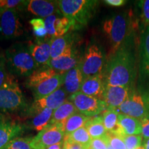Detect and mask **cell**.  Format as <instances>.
<instances>
[{
	"label": "cell",
	"instance_id": "cell-36",
	"mask_svg": "<svg viewBox=\"0 0 149 149\" xmlns=\"http://www.w3.org/2000/svg\"><path fill=\"white\" fill-rule=\"evenodd\" d=\"M60 13L54 14L53 15H51L48 17L44 18V22H45V26L46 31H47L48 36L47 39L49 38V40H51L52 38L55 37V31H54V24H55V22L57 19V16Z\"/></svg>",
	"mask_w": 149,
	"mask_h": 149
},
{
	"label": "cell",
	"instance_id": "cell-17",
	"mask_svg": "<svg viewBox=\"0 0 149 149\" xmlns=\"http://www.w3.org/2000/svg\"><path fill=\"white\" fill-rule=\"evenodd\" d=\"M28 47L39 68L46 66L51 60V40H37L35 42H30Z\"/></svg>",
	"mask_w": 149,
	"mask_h": 149
},
{
	"label": "cell",
	"instance_id": "cell-21",
	"mask_svg": "<svg viewBox=\"0 0 149 149\" xmlns=\"http://www.w3.org/2000/svg\"><path fill=\"white\" fill-rule=\"evenodd\" d=\"M84 79V75L81 72L79 64L72 69L65 73L64 86L67 94H74L80 91Z\"/></svg>",
	"mask_w": 149,
	"mask_h": 149
},
{
	"label": "cell",
	"instance_id": "cell-40",
	"mask_svg": "<svg viewBox=\"0 0 149 149\" xmlns=\"http://www.w3.org/2000/svg\"><path fill=\"white\" fill-rule=\"evenodd\" d=\"M141 121V135L145 139L149 138V115L143 118Z\"/></svg>",
	"mask_w": 149,
	"mask_h": 149
},
{
	"label": "cell",
	"instance_id": "cell-6",
	"mask_svg": "<svg viewBox=\"0 0 149 149\" xmlns=\"http://www.w3.org/2000/svg\"><path fill=\"white\" fill-rule=\"evenodd\" d=\"M105 64L106 55L103 48L98 43H91L86 48L79 64L84 79L103 74Z\"/></svg>",
	"mask_w": 149,
	"mask_h": 149
},
{
	"label": "cell",
	"instance_id": "cell-30",
	"mask_svg": "<svg viewBox=\"0 0 149 149\" xmlns=\"http://www.w3.org/2000/svg\"><path fill=\"white\" fill-rule=\"evenodd\" d=\"M73 24L68 18L63 15L62 13L59 14L56 19L54 24L55 37H61L68 33L70 29H72Z\"/></svg>",
	"mask_w": 149,
	"mask_h": 149
},
{
	"label": "cell",
	"instance_id": "cell-20",
	"mask_svg": "<svg viewBox=\"0 0 149 149\" xmlns=\"http://www.w3.org/2000/svg\"><path fill=\"white\" fill-rule=\"evenodd\" d=\"M77 35L68 33L61 37H54L51 40V57L55 59L62 55L67 49L75 45Z\"/></svg>",
	"mask_w": 149,
	"mask_h": 149
},
{
	"label": "cell",
	"instance_id": "cell-19",
	"mask_svg": "<svg viewBox=\"0 0 149 149\" xmlns=\"http://www.w3.org/2000/svg\"><path fill=\"white\" fill-rule=\"evenodd\" d=\"M105 88L104 74H100L85 78L79 92L103 101Z\"/></svg>",
	"mask_w": 149,
	"mask_h": 149
},
{
	"label": "cell",
	"instance_id": "cell-12",
	"mask_svg": "<svg viewBox=\"0 0 149 149\" xmlns=\"http://www.w3.org/2000/svg\"><path fill=\"white\" fill-rule=\"evenodd\" d=\"M77 46H71L67 49L62 55L55 59H51L46 66L60 73H65L68 70L77 66L81 62V57Z\"/></svg>",
	"mask_w": 149,
	"mask_h": 149
},
{
	"label": "cell",
	"instance_id": "cell-27",
	"mask_svg": "<svg viewBox=\"0 0 149 149\" xmlns=\"http://www.w3.org/2000/svg\"><path fill=\"white\" fill-rule=\"evenodd\" d=\"M84 127L88 130L92 139L104 137L107 134L102 117H91L85 124Z\"/></svg>",
	"mask_w": 149,
	"mask_h": 149
},
{
	"label": "cell",
	"instance_id": "cell-46",
	"mask_svg": "<svg viewBox=\"0 0 149 149\" xmlns=\"http://www.w3.org/2000/svg\"><path fill=\"white\" fill-rule=\"evenodd\" d=\"M107 149H113V148H111V146H109V147H108V148H107Z\"/></svg>",
	"mask_w": 149,
	"mask_h": 149
},
{
	"label": "cell",
	"instance_id": "cell-35",
	"mask_svg": "<svg viewBox=\"0 0 149 149\" xmlns=\"http://www.w3.org/2000/svg\"><path fill=\"white\" fill-rule=\"evenodd\" d=\"M109 146L113 149H127L122 137L113 133H107Z\"/></svg>",
	"mask_w": 149,
	"mask_h": 149
},
{
	"label": "cell",
	"instance_id": "cell-13",
	"mask_svg": "<svg viewBox=\"0 0 149 149\" xmlns=\"http://www.w3.org/2000/svg\"><path fill=\"white\" fill-rule=\"evenodd\" d=\"M139 77L143 89L149 91V25H146L139 42Z\"/></svg>",
	"mask_w": 149,
	"mask_h": 149
},
{
	"label": "cell",
	"instance_id": "cell-18",
	"mask_svg": "<svg viewBox=\"0 0 149 149\" xmlns=\"http://www.w3.org/2000/svg\"><path fill=\"white\" fill-rule=\"evenodd\" d=\"M65 73H57L33 88L32 91L34 100L45 97L60 88L64 84Z\"/></svg>",
	"mask_w": 149,
	"mask_h": 149
},
{
	"label": "cell",
	"instance_id": "cell-42",
	"mask_svg": "<svg viewBox=\"0 0 149 149\" xmlns=\"http://www.w3.org/2000/svg\"><path fill=\"white\" fill-rule=\"evenodd\" d=\"M104 2L110 6H112L118 7L125 4L126 1L124 0H106L104 1Z\"/></svg>",
	"mask_w": 149,
	"mask_h": 149
},
{
	"label": "cell",
	"instance_id": "cell-25",
	"mask_svg": "<svg viewBox=\"0 0 149 149\" xmlns=\"http://www.w3.org/2000/svg\"><path fill=\"white\" fill-rule=\"evenodd\" d=\"M118 115V111L116 109H107L104 111L102 116L103 123L107 133L123 136L124 135L119 125Z\"/></svg>",
	"mask_w": 149,
	"mask_h": 149
},
{
	"label": "cell",
	"instance_id": "cell-24",
	"mask_svg": "<svg viewBox=\"0 0 149 149\" xmlns=\"http://www.w3.org/2000/svg\"><path fill=\"white\" fill-rule=\"evenodd\" d=\"M118 122L124 135H139L141 133V121L137 119L119 114Z\"/></svg>",
	"mask_w": 149,
	"mask_h": 149
},
{
	"label": "cell",
	"instance_id": "cell-1",
	"mask_svg": "<svg viewBox=\"0 0 149 149\" xmlns=\"http://www.w3.org/2000/svg\"><path fill=\"white\" fill-rule=\"evenodd\" d=\"M136 68L133 35L109 58L104 74L105 84L133 88Z\"/></svg>",
	"mask_w": 149,
	"mask_h": 149
},
{
	"label": "cell",
	"instance_id": "cell-22",
	"mask_svg": "<svg viewBox=\"0 0 149 149\" xmlns=\"http://www.w3.org/2000/svg\"><path fill=\"white\" fill-rule=\"evenodd\" d=\"M57 73H60V72H57L47 66L40 67V68H37L31 75L27 78L25 82V86L27 88L33 89L44 81L49 79Z\"/></svg>",
	"mask_w": 149,
	"mask_h": 149
},
{
	"label": "cell",
	"instance_id": "cell-8",
	"mask_svg": "<svg viewBox=\"0 0 149 149\" xmlns=\"http://www.w3.org/2000/svg\"><path fill=\"white\" fill-rule=\"evenodd\" d=\"M62 124H49L33 137L31 146L33 149H48L53 145L62 142L65 138Z\"/></svg>",
	"mask_w": 149,
	"mask_h": 149
},
{
	"label": "cell",
	"instance_id": "cell-37",
	"mask_svg": "<svg viewBox=\"0 0 149 149\" xmlns=\"http://www.w3.org/2000/svg\"><path fill=\"white\" fill-rule=\"evenodd\" d=\"M109 146V139L107 135L100 138L93 139L90 144L91 148L93 149H107Z\"/></svg>",
	"mask_w": 149,
	"mask_h": 149
},
{
	"label": "cell",
	"instance_id": "cell-15",
	"mask_svg": "<svg viewBox=\"0 0 149 149\" xmlns=\"http://www.w3.org/2000/svg\"><path fill=\"white\" fill-rule=\"evenodd\" d=\"M24 131V126L0 114V149Z\"/></svg>",
	"mask_w": 149,
	"mask_h": 149
},
{
	"label": "cell",
	"instance_id": "cell-34",
	"mask_svg": "<svg viewBox=\"0 0 149 149\" xmlns=\"http://www.w3.org/2000/svg\"><path fill=\"white\" fill-rule=\"evenodd\" d=\"M124 140L127 149H136L141 146L142 143V137L139 135L121 136Z\"/></svg>",
	"mask_w": 149,
	"mask_h": 149
},
{
	"label": "cell",
	"instance_id": "cell-47",
	"mask_svg": "<svg viewBox=\"0 0 149 149\" xmlns=\"http://www.w3.org/2000/svg\"><path fill=\"white\" fill-rule=\"evenodd\" d=\"M88 149H93V148H91V147H89V148H88Z\"/></svg>",
	"mask_w": 149,
	"mask_h": 149
},
{
	"label": "cell",
	"instance_id": "cell-29",
	"mask_svg": "<svg viewBox=\"0 0 149 149\" xmlns=\"http://www.w3.org/2000/svg\"><path fill=\"white\" fill-rule=\"evenodd\" d=\"M65 140L71 141V142L77 143V144H81L87 148L90 147V144L92 138L89 135L88 130H86L84 126L76 130L75 131L65 135Z\"/></svg>",
	"mask_w": 149,
	"mask_h": 149
},
{
	"label": "cell",
	"instance_id": "cell-32",
	"mask_svg": "<svg viewBox=\"0 0 149 149\" xmlns=\"http://www.w3.org/2000/svg\"><path fill=\"white\" fill-rule=\"evenodd\" d=\"M31 137H15L1 149H33L31 146Z\"/></svg>",
	"mask_w": 149,
	"mask_h": 149
},
{
	"label": "cell",
	"instance_id": "cell-39",
	"mask_svg": "<svg viewBox=\"0 0 149 149\" xmlns=\"http://www.w3.org/2000/svg\"><path fill=\"white\" fill-rule=\"evenodd\" d=\"M139 6L141 10V16L146 22V25H149V0L139 1Z\"/></svg>",
	"mask_w": 149,
	"mask_h": 149
},
{
	"label": "cell",
	"instance_id": "cell-44",
	"mask_svg": "<svg viewBox=\"0 0 149 149\" xmlns=\"http://www.w3.org/2000/svg\"><path fill=\"white\" fill-rule=\"evenodd\" d=\"M144 148L145 149H149V138L147 139L144 143Z\"/></svg>",
	"mask_w": 149,
	"mask_h": 149
},
{
	"label": "cell",
	"instance_id": "cell-10",
	"mask_svg": "<svg viewBox=\"0 0 149 149\" xmlns=\"http://www.w3.org/2000/svg\"><path fill=\"white\" fill-rule=\"evenodd\" d=\"M23 26L15 9H8L0 13V37L3 40H12L22 36Z\"/></svg>",
	"mask_w": 149,
	"mask_h": 149
},
{
	"label": "cell",
	"instance_id": "cell-33",
	"mask_svg": "<svg viewBox=\"0 0 149 149\" xmlns=\"http://www.w3.org/2000/svg\"><path fill=\"white\" fill-rule=\"evenodd\" d=\"M26 1L20 0H0V13L8 9L22 10L24 8Z\"/></svg>",
	"mask_w": 149,
	"mask_h": 149
},
{
	"label": "cell",
	"instance_id": "cell-5",
	"mask_svg": "<svg viewBox=\"0 0 149 149\" xmlns=\"http://www.w3.org/2000/svg\"><path fill=\"white\" fill-rule=\"evenodd\" d=\"M29 107L13 74L8 73L0 88V114L26 110Z\"/></svg>",
	"mask_w": 149,
	"mask_h": 149
},
{
	"label": "cell",
	"instance_id": "cell-2",
	"mask_svg": "<svg viewBox=\"0 0 149 149\" xmlns=\"http://www.w3.org/2000/svg\"><path fill=\"white\" fill-rule=\"evenodd\" d=\"M131 21L129 15L122 13L113 15L104 22L103 31L111 46V57L133 35Z\"/></svg>",
	"mask_w": 149,
	"mask_h": 149
},
{
	"label": "cell",
	"instance_id": "cell-16",
	"mask_svg": "<svg viewBox=\"0 0 149 149\" xmlns=\"http://www.w3.org/2000/svg\"><path fill=\"white\" fill-rule=\"evenodd\" d=\"M133 89L128 87L106 85L103 101L107 104V109L117 110L129 97Z\"/></svg>",
	"mask_w": 149,
	"mask_h": 149
},
{
	"label": "cell",
	"instance_id": "cell-43",
	"mask_svg": "<svg viewBox=\"0 0 149 149\" xmlns=\"http://www.w3.org/2000/svg\"><path fill=\"white\" fill-rule=\"evenodd\" d=\"M48 149H64V141H63L62 142L59 143V144H57L53 145V146H51L50 148H48Z\"/></svg>",
	"mask_w": 149,
	"mask_h": 149
},
{
	"label": "cell",
	"instance_id": "cell-41",
	"mask_svg": "<svg viewBox=\"0 0 149 149\" xmlns=\"http://www.w3.org/2000/svg\"><path fill=\"white\" fill-rule=\"evenodd\" d=\"M64 149H88V148L82 145L77 144V143L71 142V141L64 140Z\"/></svg>",
	"mask_w": 149,
	"mask_h": 149
},
{
	"label": "cell",
	"instance_id": "cell-4",
	"mask_svg": "<svg viewBox=\"0 0 149 149\" xmlns=\"http://www.w3.org/2000/svg\"><path fill=\"white\" fill-rule=\"evenodd\" d=\"M59 8L63 15L73 24L72 30L86 26L95 13L97 1L93 0H60Z\"/></svg>",
	"mask_w": 149,
	"mask_h": 149
},
{
	"label": "cell",
	"instance_id": "cell-7",
	"mask_svg": "<svg viewBox=\"0 0 149 149\" xmlns=\"http://www.w3.org/2000/svg\"><path fill=\"white\" fill-rule=\"evenodd\" d=\"M121 114L141 120L149 115V91L133 89L129 97L118 108Z\"/></svg>",
	"mask_w": 149,
	"mask_h": 149
},
{
	"label": "cell",
	"instance_id": "cell-26",
	"mask_svg": "<svg viewBox=\"0 0 149 149\" xmlns=\"http://www.w3.org/2000/svg\"><path fill=\"white\" fill-rule=\"evenodd\" d=\"M91 118V117L86 116L79 112L74 113L64 122V125H63L65 135H68V134L75 131L76 130L84 127Z\"/></svg>",
	"mask_w": 149,
	"mask_h": 149
},
{
	"label": "cell",
	"instance_id": "cell-14",
	"mask_svg": "<svg viewBox=\"0 0 149 149\" xmlns=\"http://www.w3.org/2000/svg\"><path fill=\"white\" fill-rule=\"evenodd\" d=\"M24 8L40 18H46L54 14L60 13L58 1L29 0L26 1Z\"/></svg>",
	"mask_w": 149,
	"mask_h": 149
},
{
	"label": "cell",
	"instance_id": "cell-28",
	"mask_svg": "<svg viewBox=\"0 0 149 149\" xmlns=\"http://www.w3.org/2000/svg\"><path fill=\"white\" fill-rule=\"evenodd\" d=\"M54 110L46 109L35 115L29 122L30 127L37 131H41L49 124Z\"/></svg>",
	"mask_w": 149,
	"mask_h": 149
},
{
	"label": "cell",
	"instance_id": "cell-3",
	"mask_svg": "<svg viewBox=\"0 0 149 149\" xmlns=\"http://www.w3.org/2000/svg\"><path fill=\"white\" fill-rule=\"evenodd\" d=\"M5 59L10 73L19 77H29L39 68L30 53L28 45L24 44L11 46L6 51Z\"/></svg>",
	"mask_w": 149,
	"mask_h": 149
},
{
	"label": "cell",
	"instance_id": "cell-9",
	"mask_svg": "<svg viewBox=\"0 0 149 149\" xmlns=\"http://www.w3.org/2000/svg\"><path fill=\"white\" fill-rule=\"evenodd\" d=\"M69 101L74 104L77 112L91 117L107 109V104L104 101L81 92L70 95Z\"/></svg>",
	"mask_w": 149,
	"mask_h": 149
},
{
	"label": "cell",
	"instance_id": "cell-38",
	"mask_svg": "<svg viewBox=\"0 0 149 149\" xmlns=\"http://www.w3.org/2000/svg\"><path fill=\"white\" fill-rule=\"evenodd\" d=\"M6 68L5 57L0 55V88L4 84L8 75V72H7Z\"/></svg>",
	"mask_w": 149,
	"mask_h": 149
},
{
	"label": "cell",
	"instance_id": "cell-45",
	"mask_svg": "<svg viewBox=\"0 0 149 149\" xmlns=\"http://www.w3.org/2000/svg\"><path fill=\"white\" fill-rule=\"evenodd\" d=\"M136 149H145L144 146H139L138 148H137Z\"/></svg>",
	"mask_w": 149,
	"mask_h": 149
},
{
	"label": "cell",
	"instance_id": "cell-11",
	"mask_svg": "<svg viewBox=\"0 0 149 149\" xmlns=\"http://www.w3.org/2000/svg\"><path fill=\"white\" fill-rule=\"evenodd\" d=\"M67 93L64 88H60L55 92L38 100H34L30 107L24 110L26 116L34 117L46 109L55 110L66 101Z\"/></svg>",
	"mask_w": 149,
	"mask_h": 149
},
{
	"label": "cell",
	"instance_id": "cell-23",
	"mask_svg": "<svg viewBox=\"0 0 149 149\" xmlns=\"http://www.w3.org/2000/svg\"><path fill=\"white\" fill-rule=\"evenodd\" d=\"M76 112L77 111L74 104L67 100L59 108L54 110L49 124H59L64 125V122Z\"/></svg>",
	"mask_w": 149,
	"mask_h": 149
},
{
	"label": "cell",
	"instance_id": "cell-31",
	"mask_svg": "<svg viewBox=\"0 0 149 149\" xmlns=\"http://www.w3.org/2000/svg\"><path fill=\"white\" fill-rule=\"evenodd\" d=\"M30 24L32 26V29L35 36L37 40H48V33L46 31L45 22L43 18H34L29 22Z\"/></svg>",
	"mask_w": 149,
	"mask_h": 149
}]
</instances>
